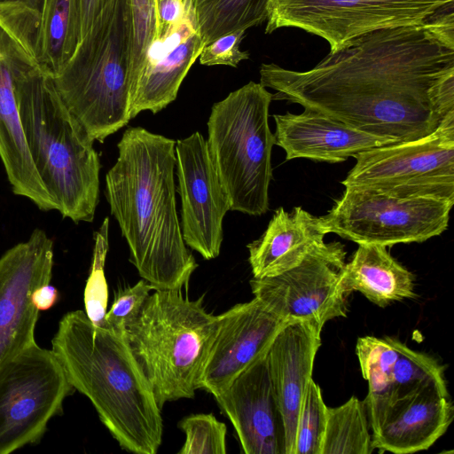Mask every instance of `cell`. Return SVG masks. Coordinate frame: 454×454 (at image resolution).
<instances>
[{
  "label": "cell",
  "instance_id": "1",
  "mask_svg": "<svg viewBox=\"0 0 454 454\" xmlns=\"http://www.w3.org/2000/svg\"><path fill=\"white\" fill-rule=\"evenodd\" d=\"M260 83L286 100L394 142L434 132L454 113V50L422 25L388 27L295 71L262 64Z\"/></svg>",
  "mask_w": 454,
  "mask_h": 454
},
{
  "label": "cell",
  "instance_id": "2",
  "mask_svg": "<svg viewBox=\"0 0 454 454\" xmlns=\"http://www.w3.org/2000/svg\"><path fill=\"white\" fill-rule=\"evenodd\" d=\"M106 175V197L129 261L153 290H181L198 267L183 239L176 204V141L129 127Z\"/></svg>",
  "mask_w": 454,
  "mask_h": 454
},
{
  "label": "cell",
  "instance_id": "3",
  "mask_svg": "<svg viewBox=\"0 0 454 454\" xmlns=\"http://www.w3.org/2000/svg\"><path fill=\"white\" fill-rule=\"evenodd\" d=\"M51 349L74 390L90 401L121 449L157 453L161 408L125 333L94 325L85 311H69L59 323Z\"/></svg>",
  "mask_w": 454,
  "mask_h": 454
},
{
  "label": "cell",
  "instance_id": "4",
  "mask_svg": "<svg viewBox=\"0 0 454 454\" xmlns=\"http://www.w3.org/2000/svg\"><path fill=\"white\" fill-rule=\"evenodd\" d=\"M15 96L29 155L56 210L75 223L92 222L100 171L94 140L39 64L17 78Z\"/></svg>",
  "mask_w": 454,
  "mask_h": 454
},
{
  "label": "cell",
  "instance_id": "5",
  "mask_svg": "<svg viewBox=\"0 0 454 454\" xmlns=\"http://www.w3.org/2000/svg\"><path fill=\"white\" fill-rule=\"evenodd\" d=\"M133 20L129 0H111L74 54L52 77L68 110L103 143L127 125Z\"/></svg>",
  "mask_w": 454,
  "mask_h": 454
},
{
  "label": "cell",
  "instance_id": "6",
  "mask_svg": "<svg viewBox=\"0 0 454 454\" xmlns=\"http://www.w3.org/2000/svg\"><path fill=\"white\" fill-rule=\"evenodd\" d=\"M203 300L192 301L181 290H154L126 327L125 337L160 408L192 398L198 389L218 323Z\"/></svg>",
  "mask_w": 454,
  "mask_h": 454
},
{
  "label": "cell",
  "instance_id": "7",
  "mask_svg": "<svg viewBox=\"0 0 454 454\" xmlns=\"http://www.w3.org/2000/svg\"><path fill=\"white\" fill-rule=\"evenodd\" d=\"M272 93L249 82L214 104L207 145L231 210L260 216L269 210L274 133L269 126Z\"/></svg>",
  "mask_w": 454,
  "mask_h": 454
},
{
  "label": "cell",
  "instance_id": "8",
  "mask_svg": "<svg viewBox=\"0 0 454 454\" xmlns=\"http://www.w3.org/2000/svg\"><path fill=\"white\" fill-rule=\"evenodd\" d=\"M355 159L341 181L345 187L454 201V113L426 137L374 147Z\"/></svg>",
  "mask_w": 454,
  "mask_h": 454
},
{
  "label": "cell",
  "instance_id": "9",
  "mask_svg": "<svg viewBox=\"0 0 454 454\" xmlns=\"http://www.w3.org/2000/svg\"><path fill=\"white\" fill-rule=\"evenodd\" d=\"M454 201L433 197H398L372 189L345 187L326 215L328 233L358 245L392 247L424 242L449 225Z\"/></svg>",
  "mask_w": 454,
  "mask_h": 454
},
{
  "label": "cell",
  "instance_id": "10",
  "mask_svg": "<svg viewBox=\"0 0 454 454\" xmlns=\"http://www.w3.org/2000/svg\"><path fill=\"white\" fill-rule=\"evenodd\" d=\"M61 363L36 342L0 367V454L35 444L74 392Z\"/></svg>",
  "mask_w": 454,
  "mask_h": 454
},
{
  "label": "cell",
  "instance_id": "11",
  "mask_svg": "<svg viewBox=\"0 0 454 454\" xmlns=\"http://www.w3.org/2000/svg\"><path fill=\"white\" fill-rule=\"evenodd\" d=\"M454 0H267L266 34L296 27L320 36L335 51L367 33L421 25Z\"/></svg>",
  "mask_w": 454,
  "mask_h": 454
},
{
  "label": "cell",
  "instance_id": "12",
  "mask_svg": "<svg viewBox=\"0 0 454 454\" xmlns=\"http://www.w3.org/2000/svg\"><path fill=\"white\" fill-rule=\"evenodd\" d=\"M346 254L340 242H325L281 274L253 278L252 294L285 322L305 321L322 331L329 320L347 316L348 296L340 284Z\"/></svg>",
  "mask_w": 454,
  "mask_h": 454
},
{
  "label": "cell",
  "instance_id": "13",
  "mask_svg": "<svg viewBox=\"0 0 454 454\" xmlns=\"http://www.w3.org/2000/svg\"><path fill=\"white\" fill-rule=\"evenodd\" d=\"M52 267L53 242L41 229L0 257V367L36 342L32 294L50 284Z\"/></svg>",
  "mask_w": 454,
  "mask_h": 454
},
{
  "label": "cell",
  "instance_id": "14",
  "mask_svg": "<svg viewBox=\"0 0 454 454\" xmlns=\"http://www.w3.org/2000/svg\"><path fill=\"white\" fill-rule=\"evenodd\" d=\"M176 192L181 200L184 243L205 260L216 258L223 239V222L231 210L228 195L198 131L176 141Z\"/></svg>",
  "mask_w": 454,
  "mask_h": 454
},
{
  "label": "cell",
  "instance_id": "15",
  "mask_svg": "<svg viewBox=\"0 0 454 454\" xmlns=\"http://www.w3.org/2000/svg\"><path fill=\"white\" fill-rule=\"evenodd\" d=\"M286 323L254 297L218 315L198 389L214 397L223 393L242 372L266 355Z\"/></svg>",
  "mask_w": 454,
  "mask_h": 454
},
{
  "label": "cell",
  "instance_id": "16",
  "mask_svg": "<svg viewBox=\"0 0 454 454\" xmlns=\"http://www.w3.org/2000/svg\"><path fill=\"white\" fill-rule=\"evenodd\" d=\"M37 64L0 26V159L13 192L48 211L56 210V207L29 155L15 96L17 78Z\"/></svg>",
  "mask_w": 454,
  "mask_h": 454
},
{
  "label": "cell",
  "instance_id": "17",
  "mask_svg": "<svg viewBox=\"0 0 454 454\" xmlns=\"http://www.w3.org/2000/svg\"><path fill=\"white\" fill-rule=\"evenodd\" d=\"M215 398L232 423L244 453L286 454L285 422L266 355Z\"/></svg>",
  "mask_w": 454,
  "mask_h": 454
},
{
  "label": "cell",
  "instance_id": "18",
  "mask_svg": "<svg viewBox=\"0 0 454 454\" xmlns=\"http://www.w3.org/2000/svg\"><path fill=\"white\" fill-rule=\"evenodd\" d=\"M184 1L183 19L167 38L151 45L129 88L130 119L143 111L157 114L173 102L205 45L196 27L190 0Z\"/></svg>",
  "mask_w": 454,
  "mask_h": 454
},
{
  "label": "cell",
  "instance_id": "19",
  "mask_svg": "<svg viewBox=\"0 0 454 454\" xmlns=\"http://www.w3.org/2000/svg\"><path fill=\"white\" fill-rule=\"evenodd\" d=\"M275 145L286 153V160L309 159L336 163L360 153L389 145L390 139L359 130L339 120L313 110L301 114L273 115Z\"/></svg>",
  "mask_w": 454,
  "mask_h": 454
},
{
  "label": "cell",
  "instance_id": "20",
  "mask_svg": "<svg viewBox=\"0 0 454 454\" xmlns=\"http://www.w3.org/2000/svg\"><path fill=\"white\" fill-rule=\"evenodd\" d=\"M321 346V331L305 321L285 324L267 354L272 387L286 427V453H294L295 431L300 409L312 380L316 355Z\"/></svg>",
  "mask_w": 454,
  "mask_h": 454
},
{
  "label": "cell",
  "instance_id": "21",
  "mask_svg": "<svg viewBox=\"0 0 454 454\" xmlns=\"http://www.w3.org/2000/svg\"><path fill=\"white\" fill-rule=\"evenodd\" d=\"M447 384H432L395 400L380 427L372 434L380 451L409 454L429 449L452 422Z\"/></svg>",
  "mask_w": 454,
  "mask_h": 454
},
{
  "label": "cell",
  "instance_id": "22",
  "mask_svg": "<svg viewBox=\"0 0 454 454\" xmlns=\"http://www.w3.org/2000/svg\"><path fill=\"white\" fill-rule=\"evenodd\" d=\"M326 234L321 217L301 207L291 213L278 208L262 235L247 246L253 278L273 277L297 266L325 243Z\"/></svg>",
  "mask_w": 454,
  "mask_h": 454
},
{
  "label": "cell",
  "instance_id": "23",
  "mask_svg": "<svg viewBox=\"0 0 454 454\" xmlns=\"http://www.w3.org/2000/svg\"><path fill=\"white\" fill-rule=\"evenodd\" d=\"M340 284L347 296L359 292L381 308L416 296L413 274L379 245H358L345 263Z\"/></svg>",
  "mask_w": 454,
  "mask_h": 454
},
{
  "label": "cell",
  "instance_id": "24",
  "mask_svg": "<svg viewBox=\"0 0 454 454\" xmlns=\"http://www.w3.org/2000/svg\"><path fill=\"white\" fill-rule=\"evenodd\" d=\"M356 352L368 394L364 400L372 434L382 425L393 399L392 371L397 357L396 340L364 336Z\"/></svg>",
  "mask_w": 454,
  "mask_h": 454
},
{
  "label": "cell",
  "instance_id": "25",
  "mask_svg": "<svg viewBox=\"0 0 454 454\" xmlns=\"http://www.w3.org/2000/svg\"><path fill=\"white\" fill-rule=\"evenodd\" d=\"M82 40L77 0H46L40 31V66L55 77Z\"/></svg>",
  "mask_w": 454,
  "mask_h": 454
},
{
  "label": "cell",
  "instance_id": "26",
  "mask_svg": "<svg viewBox=\"0 0 454 454\" xmlns=\"http://www.w3.org/2000/svg\"><path fill=\"white\" fill-rule=\"evenodd\" d=\"M190 4L205 45L267 20V0H190Z\"/></svg>",
  "mask_w": 454,
  "mask_h": 454
},
{
  "label": "cell",
  "instance_id": "27",
  "mask_svg": "<svg viewBox=\"0 0 454 454\" xmlns=\"http://www.w3.org/2000/svg\"><path fill=\"white\" fill-rule=\"evenodd\" d=\"M364 401L350 397L327 408L321 454H371L374 450Z\"/></svg>",
  "mask_w": 454,
  "mask_h": 454
},
{
  "label": "cell",
  "instance_id": "28",
  "mask_svg": "<svg viewBox=\"0 0 454 454\" xmlns=\"http://www.w3.org/2000/svg\"><path fill=\"white\" fill-rule=\"evenodd\" d=\"M396 348L398 354L392 371L391 405L395 400L429 385L447 384L444 366L434 357L411 349L398 340Z\"/></svg>",
  "mask_w": 454,
  "mask_h": 454
},
{
  "label": "cell",
  "instance_id": "29",
  "mask_svg": "<svg viewBox=\"0 0 454 454\" xmlns=\"http://www.w3.org/2000/svg\"><path fill=\"white\" fill-rule=\"evenodd\" d=\"M45 4L46 0H0V26L38 63Z\"/></svg>",
  "mask_w": 454,
  "mask_h": 454
},
{
  "label": "cell",
  "instance_id": "30",
  "mask_svg": "<svg viewBox=\"0 0 454 454\" xmlns=\"http://www.w3.org/2000/svg\"><path fill=\"white\" fill-rule=\"evenodd\" d=\"M327 406L320 387L312 379L298 417L294 454H321L327 420Z\"/></svg>",
  "mask_w": 454,
  "mask_h": 454
},
{
  "label": "cell",
  "instance_id": "31",
  "mask_svg": "<svg viewBox=\"0 0 454 454\" xmlns=\"http://www.w3.org/2000/svg\"><path fill=\"white\" fill-rule=\"evenodd\" d=\"M109 218L106 217L94 232V249L90 272L84 289L85 313L96 325L107 327L106 313L107 306V284L105 277V262L109 248Z\"/></svg>",
  "mask_w": 454,
  "mask_h": 454
},
{
  "label": "cell",
  "instance_id": "32",
  "mask_svg": "<svg viewBox=\"0 0 454 454\" xmlns=\"http://www.w3.org/2000/svg\"><path fill=\"white\" fill-rule=\"evenodd\" d=\"M185 441L179 454H225L227 427L212 413L192 414L178 423Z\"/></svg>",
  "mask_w": 454,
  "mask_h": 454
},
{
  "label": "cell",
  "instance_id": "33",
  "mask_svg": "<svg viewBox=\"0 0 454 454\" xmlns=\"http://www.w3.org/2000/svg\"><path fill=\"white\" fill-rule=\"evenodd\" d=\"M133 20V46L129 88L156 38L155 0H129Z\"/></svg>",
  "mask_w": 454,
  "mask_h": 454
},
{
  "label": "cell",
  "instance_id": "34",
  "mask_svg": "<svg viewBox=\"0 0 454 454\" xmlns=\"http://www.w3.org/2000/svg\"><path fill=\"white\" fill-rule=\"evenodd\" d=\"M152 290L153 286L145 279L121 290L106 313L107 327L125 333L126 327L138 316Z\"/></svg>",
  "mask_w": 454,
  "mask_h": 454
},
{
  "label": "cell",
  "instance_id": "35",
  "mask_svg": "<svg viewBox=\"0 0 454 454\" xmlns=\"http://www.w3.org/2000/svg\"><path fill=\"white\" fill-rule=\"evenodd\" d=\"M246 30L225 34L204 45L199 60L204 66H229L237 67L242 60L249 59L248 51L240 50Z\"/></svg>",
  "mask_w": 454,
  "mask_h": 454
},
{
  "label": "cell",
  "instance_id": "36",
  "mask_svg": "<svg viewBox=\"0 0 454 454\" xmlns=\"http://www.w3.org/2000/svg\"><path fill=\"white\" fill-rule=\"evenodd\" d=\"M421 25L439 43L454 50V1L437 8Z\"/></svg>",
  "mask_w": 454,
  "mask_h": 454
},
{
  "label": "cell",
  "instance_id": "37",
  "mask_svg": "<svg viewBox=\"0 0 454 454\" xmlns=\"http://www.w3.org/2000/svg\"><path fill=\"white\" fill-rule=\"evenodd\" d=\"M156 38L163 41L181 21L185 12L184 0H155Z\"/></svg>",
  "mask_w": 454,
  "mask_h": 454
},
{
  "label": "cell",
  "instance_id": "38",
  "mask_svg": "<svg viewBox=\"0 0 454 454\" xmlns=\"http://www.w3.org/2000/svg\"><path fill=\"white\" fill-rule=\"evenodd\" d=\"M80 12L81 37L88 33L111 0H77ZM82 41V40H81Z\"/></svg>",
  "mask_w": 454,
  "mask_h": 454
},
{
  "label": "cell",
  "instance_id": "39",
  "mask_svg": "<svg viewBox=\"0 0 454 454\" xmlns=\"http://www.w3.org/2000/svg\"><path fill=\"white\" fill-rule=\"evenodd\" d=\"M58 300L59 292L50 284L39 286L32 294V302L39 311L50 309Z\"/></svg>",
  "mask_w": 454,
  "mask_h": 454
}]
</instances>
